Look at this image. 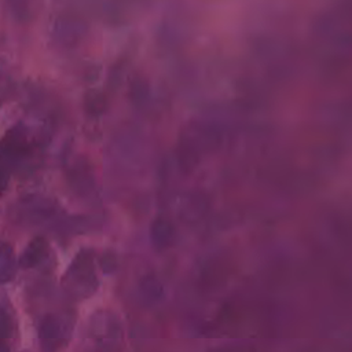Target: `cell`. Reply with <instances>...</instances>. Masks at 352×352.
<instances>
[{"instance_id":"obj_3","label":"cell","mask_w":352,"mask_h":352,"mask_svg":"<svg viewBox=\"0 0 352 352\" xmlns=\"http://www.w3.org/2000/svg\"><path fill=\"white\" fill-rule=\"evenodd\" d=\"M47 254H48L47 239L44 236H36L25 248L19 258V265L22 268H34L47 257Z\"/></svg>"},{"instance_id":"obj_7","label":"cell","mask_w":352,"mask_h":352,"mask_svg":"<svg viewBox=\"0 0 352 352\" xmlns=\"http://www.w3.org/2000/svg\"><path fill=\"white\" fill-rule=\"evenodd\" d=\"M7 180H8L7 170L0 165V192H3L4 188L7 187Z\"/></svg>"},{"instance_id":"obj_4","label":"cell","mask_w":352,"mask_h":352,"mask_svg":"<svg viewBox=\"0 0 352 352\" xmlns=\"http://www.w3.org/2000/svg\"><path fill=\"white\" fill-rule=\"evenodd\" d=\"M150 234L154 248L158 250H164L170 246L175 236V230L172 223L166 217L158 216L151 224Z\"/></svg>"},{"instance_id":"obj_2","label":"cell","mask_w":352,"mask_h":352,"mask_svg":"<svg viewBox=\"0 0 352 352\" xmlns=\"http://www.w3.org/2000/svg\"><path fill=\"white\" fill-rule=\"evenodd\" d=\"M72 334V323L58 314H48L38 329V338L44 352H56Z\"/></svg>"},{"instance_id":"obj_6","label":"cell","mask_w":352,"mask_h":352,"mask_svg":"<svg viewBox=\"0 0 352 352\" xmlns=\"http://www.w3.org/2000/svg\"><path fill=\"white\" fill-rule=\"evenodd\" d=\"M12 331H14V324L10 315L3 308H0V340L11 337Z\"/></svg>"},{"instance_id":"obj_1","label":"cell","mask_w":352,"mask_h":352,"mask_svg":"<svg viewBox=\"0 0 352 352\" xmlns=\"http://www.w3.org/2000/svg\"><path fill=\"white\" fill-rule=\"evenodd\" d=\"M62 285L65 290L76 298H85L95 293L98 278L92 250L82 249L77 253L63 275Z\"/></svg>"},{"instance_id":"obj_8","label":"cell","mask_w":352,"mask_h":352,"mask_svg":"<svg viewBox=\"0 0 352 352\" xmlns=\"http://www.w3.org/2000/svg\"><path fill=\"white\" fill-rule=\"evenodd\" d=\"M0 352H10L8 346L3 342V340H0Z\"/></svg>"},{"instance_id":"obj_5","label":"cell","mask_w":352,"mask_h":352,"mask_svg":"<svg viewBox=\"0 0 352 352\" xmlns=\"http://www.w3.org/2000/svg\"><path fill=\"white\" fill-rule=\"evenodd\" d=\"M16 258L12 248L0 241V285L8 283L12 280L16 272Z\"/></svg>"}]
</instances>
